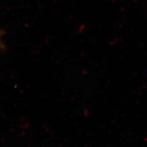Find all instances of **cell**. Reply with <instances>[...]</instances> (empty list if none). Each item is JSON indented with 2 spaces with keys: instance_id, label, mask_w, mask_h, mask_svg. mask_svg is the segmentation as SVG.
Returning a JSON list of instances; mask_svg holds the SVG:
<instances>
[{
  "instance_id": "6da1fadb",
  "label": "cell",
  "mask_w": 147,
  "mask_h": 147,
  "mask_svg": "<svg viewBox=\"0 0 147 147\" xmlns=\"http://www.w3.org/2000/svg\"><path fill=\"white\" fill-rule=\"evenodd\" d=\"M0 46H1V42H0Z\"/></svg>"
}]
</instances>
